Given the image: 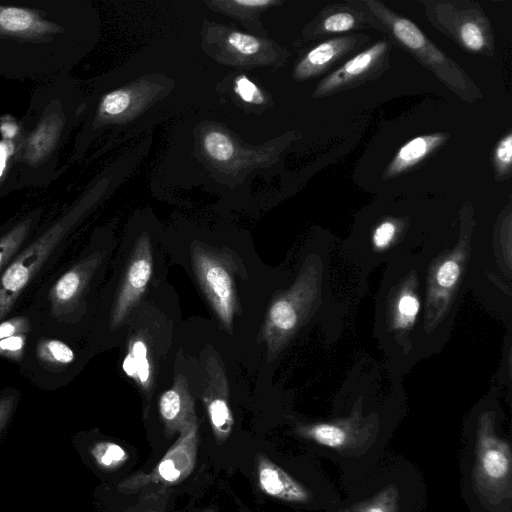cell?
<instances>
[{"label":"cell","mask_w":512,"mask_h":512,"mask_svg":"<svg viewBox=\"0 0 512 512\" xmlns=\"http://www.w3.org/2000/svg\"><path fill=\"white\" fill-rule=\"evenodd\" d=\"M67 117L60 99H52L40 114L34 127L15 144L14 162L26 168L42 167L56 152L64 136Z\"/></svg>","instance_id":"8"},{"label":"cell","mask_w":512,"mask_h":512,"mask_svg":"<svg viewBox=\"0 0 512 512\" xmlns=\"http://www.w3.org/2000/svg\"><path fill=\"white\" fill-rule=\"evenodd\" d=\"M93 455L97 463L107 469L122 466L129 457L123 447L113 442L98 443L93 449Z\"/></svg>","instance_id":"23"},{"label":"cell","mask_w":512,"mask_h":512,"mask_svg":"<svg viewBox=\"0 0 512 512\" xmlns=\"http://www.w3.org/2000/svg\"><path fill=\"white\" fill-rule=\"evenodd\" d=\"M305 435L316 443L329 448H341L346 445L347 432L333 424H317L305 430Z\"/></svg>","instance_id":"20"},{"label":"cell","mask_w":512,"mask_h":512,"mask_svg":"<svg viewBox=\"0 0 512 512\" xmlns=\"http://www.w3.org/2000/svg\"><path fill=\"white\" fill-rule=\"evenodd\" d=\"M227 41L230 46L243 55H253L261 47L259 39L241 32H231Z\"/></svg>","instance_id":"29"},{"label":"cell","mask_w":512,"mask_h":512,"mask_svg":"<svg viewBox=\"0 0 512 512\" xmlns=\"http://www.w3.org/2000/svg\"><path fill=\"white\" fill-rule=\"evenodd\" d=\"M256 469L259 487L266 495L294 503L310 499V493L303 485L264 454L257 456Z\"/></svg>","instance_id":"15"},{"label":"cell","mask_w":512,"mask_h":512,"mask_svg":"<svg viewBox=\"0 0 512 512\" xmlns=\"http://www.w3.org/2000/svg\"><path fill=\"white\" fill-rule=\"evenodd\" d=\"M197 445L198 424L195 418L181 430L179 438L150 472L134 474L122 481L118 488L135 492L152 484L175 485L182 482L195 467Z\"/></svg>","instance_id":"6"},{"label":"cell","mask_w":512,"mask_h":512,"mask_svg":"<svg viewBox=\"0 0 512 512\" xmlns=\"http://www.w3.org/2000/svg\"><path fill=\"white\" fill-rule=\"evenodd\" d=\"M391 45L388 39H382L354 55L320 80L312 97H328L378 79L390 67Z\"/></svg>","instance_id":"7"},{"label":"cell","mask_w":512,"mask_h":512,"mask_svg":"<svg viewBox=\"0 0 512 512\" xmlns=\"http://www.w3.org/2000/svg\"><path fill=\"white\" fill-rule=\"evenodd\" d=\"M207 412L216 442L221 444L230 436L234 423L225 396H210L207 399Z\"/></svg>","instance_id":"19"},{"label":"cell","mask_w":512,"mask_h":512,"mask_svg":"<svg viewBox=\"0 0 512 512\" xmlns=\"http://www.w3.org/2000/svg\"><path fill=\"white\" fill-rule=\"evenodd\" d=\"M369 41L370 37L362 33L327 39L314 46L302 57L294 69V77L303 81L319 76Z\"/></svg>","instance_id":"13"},{"label":"cell","mask_w":512,"mask_h":512,"mask_svg":"<svg viewBox=\"0 0 512 512\" xmlns=\"http://www.w3.org/2000/svg\"><path fill=\"white\" fill-rule=\"evenodd\" d=\"M234 91L246 103L261 104L264 101L260 89L245 75L235 79Z\"/></svg>","instance_id":"28"},{"label":"cell","mask_w":512,"mask_h":512,"mask_svg":"<svg viewBox=\"0 0 512 512\" xmlns=\"http://www.w3.org/2000/svg\"><path fill=\"white\" fill-rule=\"evenodd\" d=\"M141 512H159L157 510H146V511H141Z\"/></svg>","instance_id":"35"},{"label":"cell","mask_w":512,"mask_h":512,"mask_svg":"<svg viewBox=\"0 0 512 512\" xmlns=\"http://www.w3.org/2000/svg\"><path fill=\"white\" fill-rule=\"evenodd\" d=\"M449 138V133L438 132L409 140L391 159L383 173V179H392L410 171L442 147Z\"/></svg>","instance_id":"16"},{"label":"cell","mask_w":512,"mask_h":512,"mask_svg":"<svg viewBox=\"0 0 512 512\" xmlns=\"http://www.w3.org/2000/svg\"><path fill=\"white\" fill-rule=\"evenodd\" d=\"M159 411L165 431L169 435L181 432L196 418L192 399L183 384H175L173 388L162 394Z\"/></svg>","instance_id":"17"},{"label":"cell","mask_w":512,"mask_h":512,"mask_svg":"<svg viewBox=\"0 0 512 512\" xmlns=\"http://www.w3.org/2000/svg\"><path fill=\"white\" fill-rule=\"evenodd\" d=\"M418 301L412 296H403L399 302V310L403 315L414 316L418 311Z\"/></svg>","instance_id":"33"},{"label":"cell","mask_w":512,"mask_h":512,"mask_svg":"<svg viewBox=\"0 0 512 512\" xmlns=\"http://www.w3.org/2000/svg\"><path fill=\"white\" fill-rule=\"evenodd\" d=\"M131 96L127 90L118 89L107 93L99 105V114L104 117H114L127 110Z\"/></svg>","instance_id":"24"},{"label":"cell","mask_w":512,"mask_h":512,"mask_svg":"<svg viewBox=\"0 0 512 512\" xmlns=\"http://www.w3.org/2000/svg\"><path fill=\"white\" fill-rule=\"evenodd\" d=\"M234 3L246 7H262L274 4L275 2L269 0H237Z\"/></svg>","instance_id":"34"},{"label":"cell","mask_w":512,"mask_h":512,"mask_svg":"<svg viewBox=\"0 0 512 512\" xmlns=\"http://www.w3.org/2000/svg\"><path fill=\"white\" fill-rule=\"evenodd\" d=\"M76 360L77 354L67 341L42 335L28 343L20 364L36 384H63Z\"/></svg>","instance_id":"9"},{"label":"cell","mask_w":512,"mask_h":512,"mask_svg":"<svg viewBox=\"0 0 512 512\" xmlns=\"http://www.w3.org/2000/svg\"><path fill=\"white\" fill-rule=\"evenodd\" d=\"M198 280L221 322L231 328L236 297L233 278L225 262L215 254L195 248L192 253Z\"/></svg>","instance_id":"10"},{"label":"cell","mask_w":512,"mask_h":512,"mask_svg":"<svg viewBox=\"0 0 512 512\" xmlns=\"http://www.w3.org/2000/svg\"><path fill=\"white\" fill-rule=\"evenodd\" d=\"M430 25L469 53L492 57L495 39L482 6L470 0H422Z\"/></svg>","instance_id":"4"},{"label":"cell","mask_w":512,"mask_h":512,"mask_svg":"<svg viewBox=\"0 0 512 512\" xmlns=\"http://www.w3.org/2000/svg\"><path fill=\"white\" fill-rule=\"evenodd\" d=\"M203 144L206 153L219 162L228 161L235 153L231 139L219 131L208 132L204 137Z\"/></svg>","instance_id":"22"},{"label":"cell","mask_w":512,"mask_h":512,"mask_svg":"<svg viewBox=\"0 0 512 512\" xmlns=\"http://www.w3.org/2000/svg\"><path fill=\"white\" fill-rule=\"evenodd\" d=\"M493 166L495 179L506 180L512 172V132L506 134L497 142L493 151Z\"/></svg>","instance_id":"21"},{"label":"cell","mask_w":512,"mask_h":512,"mask_svg":"<svg viewBox=\"0 0 512 512\" xmlns=\"http://www.w3.org/2000/svg\"><path fill=\"white\" fill-rule=\"evenodd\" d=\"M68 8L0 5V73L6 58L68 50Z\"/></svg>","instance_id":"2"},{"label":"cell","mask_w":512,"mask_h":512,"mask_svg":"<svg viewBox=\"0 0 512 512\" xmlns=\"http://www.w3.org/2000/svg\"><path fill=\"white\" fill-rule=\"evenodd\" d=\"M369 18L373 29L386 35L391 44L414 57L445 87L467 103L483 98L481 89L467 72L445 54L410 19L396 13L379 0H348Z\"/></svg>","instance_id":"1"},{"label":"cell","mask_w":512,"mask_h":512,"mask_svg":"<svg viewBox=\"0 0 512 512\" xmlns=\"http://www.w3.org/2000/svg\"><path fill=\"white\" fill-rule=\"evenodd\" d=\"M40 217L41 211L36 210L24 217L0 237V275L19 253Z\"/></svg>","instance_id":"18"},{"label":"cell","mask_w":512,"mask_h":512,"mask_svg":"<svg viewBox=\"0 0 512 512\" xmlns=\"http://www.w3.org/2000/svg\"><path fill=\"white\" fill-rule=\"evenodd\" d=\"M152 273V256L149 238L142 237L136 245L133 259L113 306L110 326L116 328L140 298Z\"/></svg>","instance_id":"12"},{"label":"cell","mask_w":512,"mask_h":512,"mask_svg":"<svg viewBox=\"0 0 512 512\" xmlns=\"http://www.w3.org/2000/svg\"><path fill=\"white\" fill-rule=\"evenodd\" d=\"M31 333H18L0 340V356L21 363Z\"/></svg>","instance_id":"25"},{"label":"cell","mask_w":512,"mask_h":512,"mask_svg":"<svg viewBox=\"0 0 512 512\" xmlns=\"http://www.w3.org/2000/svg\"><path fill=\"white\" fill-rule=\"evenodd\" d=\"M396 493L394 489L385 490L368 504L362 506L360 512H395Z\"/></svg>","instance_id":"30"},{"label":"cell","mask_w":512,"mask_h":512,"mask_svg":"<svg viewBox=\"0 0 512 512\" xmlns=\"http://www.w3.org/2000/svg\"><path fill=\"white\" fill-rule=\"evenodd\" d=\"M459 275V267L454 261L445 262L439 269L437 280L443 287L452 286Z\"/></svg>","instance_id":"31"},{"label":"cell","mask_w":512,"mask_h":512,"mask_svg":"<svg viewBox=\"0 0 512 512\" xmlns=\"http://www.w3.org/2000/svg\"><path fill=\"white\" fill-rule=\"evenodd\" d=\"M130 354L132 355L135 365V378L145 386L150 374L149 362L147 360V347L145 343L141 340L135 341L132 345Z\"/></svg>","instance_id":"27"},{"label":"cell","mask_w":512,"mask_h":512,"mask_svg":"<svg viewBox=\"0 0 512 512\" xmlns=\"http://www.w3.org/2000/svg\"><path fill=\"white\" fill-rule=\"evenodd\" d=\"M92 193L83 195L41 232L16 257L0 275V322L12 310L47 260L68 238L92 207Z\"/></svg>","instance_id":"3"},{"label":"cell","mask_w":512,"mask_h":512,"mask_svg":"<svg viewBox=\"0 0 512 512\" xmlns=\"http://www.w3.org/2000/svg\"><path fill=\"white\" fill-rule=\"evenodd\" d=\"M372 24L367 15L351 5L344 3L326 5L305 29L307 39L370 29Z\"/></svg>","instance_id":"14"},{"label":"cell","mask_w":512,"mask_h":512,"mask_svg":"<svg viewBox=\"0 0 512 512\" xmlns=\"http://www.w3.org/2000/svg\"><path fill=\"white\" fill-rule=\"evenodd\" d=\"M396 227L393 222L385 221L380 224L374 233V243L378 247L386 246L393 238Z\"/></svg>","instance_id":"32"},{"label":"cell","mask_w":512,"mask_h":512,"mask_svg":"<svg viewBox=\"0 0 512 512\" xmlns=\"http://www.w3.org/2000/svg\"><path fill=\"white\" fill-rule=\"evenodd\" d=\"M34 326L33 318L26 314L4 319L0 322V340L18 333H31Z\"/></svg>","instance_id":"26"},{"label":"cell","mask_w":512,"mask_h":512,"mask_svg":"<svg viewBox=\"0 0 512 512\" xmlns=\"http://www.w3.org/2000/svg\"><path fill=\"white\" fill-rule=\"evenodd\" d=\"M102 259L101 252H88L55 280L38 308L42 317L40 324H49L64 335L69 326L80 321L86 310L89 286Z\"/></svg>","instance_id":"5"},{"label":"cell","mask_w":512,"mask_h":512,"mask_svg":"<svg viewBox=\"0 0 512 512\" xmlns=\"http://www.w3.org/2000/svg\"><path fill=\"white\" fill-rule=\"evenodd\" d=\"M509 444L492 433L481 432L476 445L475 482L483 494L498 495L511 480Z\"/></svg>","instance_id":"11"}]
</instances>
